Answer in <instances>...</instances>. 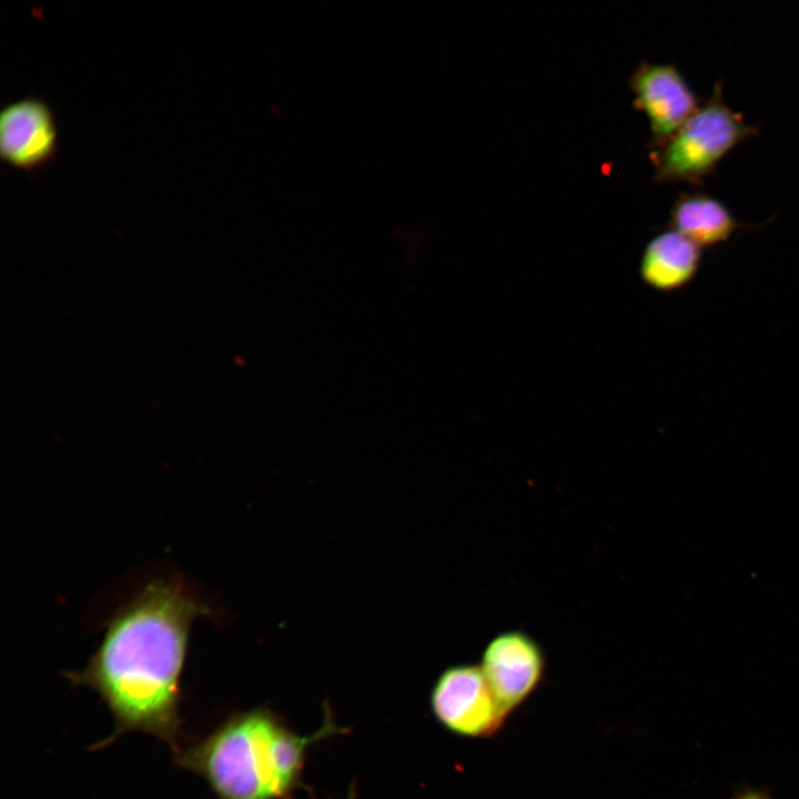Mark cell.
<instances>
[{
  "instance_id": "8",
  "label": "cell",
  "mask_w": 799,
  "mask_h": 799,
  "mask_svg": "<svg viewBox=\"0 0 799 799\" xmlns=\"http://www.w3.org/2000/svg\"><path fill=\"white\" fill-rule=\"evenodd\" d=\"M701 247L669 230L653 237L641 254L639 274L651 289L674 292L690 283L698 273Z\"/></svg>"
},
{
  "instance_id": "3",
  "label": "cell",
  "mask_w": 799,
  "mask_h": 799,
  "mask_svg": "<svg viewBox=\"0 0 799 799\" xmlns=\"http://www.w3.org/2000/svg\"><path fill=\"white\" fill-rule=\"evenodd\" d=\"M756 134L729 108L719 89L655 154L656 178L664 182L700 183L739 143Z\"/></svg>"
},
{
  "instance_id": "4",
  "label": "cell",
  "mask_w": 799,
  "mask_h": 799,
  "mask_svg": "<svg viewBox=\"0 0 799 799\" xmlns=\"http://www.w3.org/2000/svg\"><path fill=\"white\" fill-rule=\"evenodd\" d=\"M429 707L442 727L466 738L490 737L508 717L476 665L446 668L431 690Z\"/></svg>"
},
{
  "instance_id": "10",
  "label": "cell",
  "mask_w": 799,
  "mask_h": 799,
  "mask_svg": "<svg viewBox=\"0 0 799 799\" xmlns=\"http://www.w3.org/2000/svg\"><path fill=\"white\" fill-rule=\"evenodd\" d=\"M731 799H772L769 793L758 789H744L738 791Z\"/></svg>"
},
{
  "instance_id": "7",
  "label": "cell",
  "mask_w": 799,
  "mask_h": 799,
  "mask_svg": "<svg viewBox=\"0 0 799 799\" xmlns=\"http://www.w3.org/2000/svg\"><path fill=\"white\" fill-rule=\"evenodd\" d=\"M57 135L53 113L39 99L14 101L0 113V154L13 168L33 170L51 161Z\"/></svg>"
},
{
  "instance_id": "1",
  "label": "cell",
  "mask_w": 799,
  "mask_h": 799,
  "mask_svg": "<svg viewBox=\"0 0 799 799\" xmlns=\"http://www.w3.org/2000/svg\"><path fill=\"white\" fill-rule=\"evenodd\" d=\"M206 607L178 578L148 583L109 620L102 640L73 685L91 687L111 711L112 734L93 748L130 731L153 735L176 754L182 745L181 677L191 627Z\"/></svg>"
},
{
  "instance_id": "2",
  "label": "cell",
  "mask_w": 799,
  "mask_h": 799,
  "mask_svg": "<svg viewBox=\"0 0 799 799\" xmlns=\"http://www.w3.org/2000/svg\"><path fill=\"white\" fill-rule=\"evenodd\" d=\"M345 732L327 706L321 727L306 736L292 731L272 709L256 707L233 712L173 758L202 777L219 799H292L302 787L309 749Z\"/></svg>"
},
{
  "instance_id": "6",
  "label": "cell",
  "mask_w": 799,
  "mask_h": 799,
  "mask_svg": "<svg viewBox=\"0 0 799 799\" xmlns=\"http://www.w3.org/2000/svg\"><path fill=\"white\" fill-rule=\"evenodd\" d=\"M630 87L635 105L646 115L658 148L699 108L697 95L684 75L668 63L638 64Z\"/></svg>"
},
{
  "instance_id": "9",
  "label": "cell",
  "mask_w": 799,
  "mask_h": 799,
  "mask_svg": "<svg viewBox=\"0 0 799 799\" xmlns=\"http://www.w3.org/2000/svg\"><path fill=\"white\" fill-rule=\"evenodd\" d=\"M669 224L698 246L726 242L739 227L730 210L705 193H684L670 210Z\"/></svg>"
},
{
  "instance_id": "11",
  "label": "cell",
  "mask_w": 799,
  "mask_h": 799,
  "mask_svg": "<svg viewBox=\"0 0 799 799\" xmlns=\"http://www.w3.org/2000/svg\"><path fill=\"white\" fill-rule=\"evenodd\" d=\"M346 799H355V791L351 789Z\"/></svg>"
},
{
  "instance_id": "5",
  "label": "cell",
  "mask_w": 799,
  "mask_h": 799,
  "mask_svg": "<svg viewBox=\"0 0 799 799\" xmlns=\"http://www.w3.org/2000/svg\"><path fill=\"white\" fill-rule=\"evenodd\" d=\"M479 667L495 698L509 715L537 689L546 660L542 647L530 635L507 630L487 644Z\"/></svg>"
}]
</instances>
